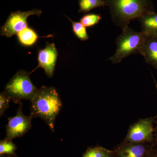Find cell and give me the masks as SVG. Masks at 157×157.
<instances>
[{
  "instance_id": "obj_1",
  "label": "cell",
  "mask_w": 157,
  "mask_h": 157,
  "mask_svg": "<svg viewBox=\"0 0 157 157\" xmlns=\"http://www.w3.org/2000/svg\"><path fill=\"white\" fill-rule=\"evenodd\" d=\"M31 102L30 115L44 121L54 132L56 120L62 110L63 103L59 93L53 87L42 86L38 89Z\"/></svg>"
},
{
  "instance_id": "obj_2",
  "label": "cell",
  "mask_w": 157,
  "mask_h": 157,
  "mask_svg": "<svg viewBox=\"0 0 157 157\" xmlns=\"http://www.w3.org/2000/svg\"><path fill=\"white\" fill-rule=\"evenodd\" d=\"M105 3L113 22L122 30L132 20L155 12L150 0H105Z\"/></svg>"
},
{
  "instance_id": "obj_3",
  "label": "cell",
  "mask_w": 157,
  "mask_h": 157,
  "mask_svg": "<svg viewBox=\"0 0 157 157\" xmlns=\"http://www.w3.org/2000/svg\"><path fill=\"white\" fill-rule=\"evenodd\" d=\"M145 36L146 33L143 31L137 32L130 27L125 28L117 38L115 53L108 60L113 64L119 63L131 55L140 54Z\"/></svg>"
},
{
  "instance_id": "obj_4",
  "label": "cell",
  "mask_w": 157,
  "mask_h": 157,
  "mask_svg": "<svg viewBox=\"0 0 157 157\" xmlns=\"http://www.w3.org/2000/svg\"><path fill=\"white\" fill-rule=\"evenodd\" d=\"M29 75L25 70H20L6 85L4 91L15 104L23 100L31 101L36 94L39 89L33 83Z\"/></svg>"
},
{
  "instance_id": "obj_5",
  "label": "cell",
  "mask_w": 157,
  "mask_h": 157,
  "mask_svg": "<svg viewBox=\"0 0 157 157\" xmlns=\"http://www.w3.org/2000/svg\"><path fill=\"white\" fill-rule=\"evenodd\" d=\"M154 117L140 119L130 126L124 141L153 143Z\"/></svg>"
},
{
  "instance_id": "obj_6",
  "label": "cell",
  "mask_w": 157,
  "mask_h": 157,
  "mask_svg": "<svg viewBox=\"0 0 157 157\" xmlns=\"http://www.w3.org/2000/svg\"><path fill=\"white\" fill-rule=\"evenodd\" d=\"M41 9H34L30 11H17L9 14L5 24L1 27V35L7 38H11L28 26V18L31 15L41 16Z\"/></svg>"
},
{
  "instance_id": "obj_7",
  "label": "cell",
  "mask_w": 157,
  "mask_h": 157,
  "mask_svg": "<svg viewBox=\"0 0 157 157\" xmlns=\"http://www.w3.org/2000/svg\"><path fill=\"white\" fill-rule=\"evenodd\" d=\"M33 117L24 114L22 103H19L16 115L8 118V123L6 126L5 139L12 140L14 138L22 137L30 130Z\"/></svg>"
},
{
  "instance_id": "obj_8",
  "label": "cell",
  "mask_w": 157,
  "mask_h": 157,
  "mask_svg": "<svg viewBox=\"0 0 157 157\" xmlns=\"http://www.w3.org/2000/svg\"><path fill=\"white\" fill-rule=\"evenodd\" d=\"M58 57V52L54 43H47L44 49H40L38 53L39 64L32 72L39 68L44 69L46 76L52 77L54 73Z\"/></svg>"
},
{
  "instance_id": "obj_9",
  "label": "cell",
  "mask_w": 157,
  "mask_h": 157,
  "mask_svg": "<svg viewBox=\"0 0 157 157\" xmlns=\"http://www.w3.org/2000/svg\"><path fill=\"white\" fill-rule=\"evenodd\" d=\"M154 148L152 143L125 142L113 151V157H147Z\"/></svg>"
},
{
  "instance_id": "obj_10",
  "label": "cell",
  "mask_w": 157,
  "mask_h": 157,
  "mask_svg": "<svg viewBox=\"0 0 157 157\" xmlns=\"http://www.w3.org/2000/svg\"><path fill=\"white\" fill-rule=\"evenodd\" d=\"M140 54L147 64L157 70V36L146 33Z\"/></svg>"
},
{
  "instance_id": "obj_11",
  "label": "cell",
  "mask_w": 157,
  "mask_h": 157,
  "mask_svg": "<svg viewBox=\"0 0 157 157\" xmlns=\"http://www.w3.org/2000/svg\"><path fill=\"white\" fill-rule=\"evenodd\" d=\"M137 19L140 23L141 31L157 36V13L147 14Z\"/></svg>"
},
{
  "instance_id": "obj_12",
  "label": "cell",
  "mask_w": 157,
  "mask_h": 157,
  "mask_svg": "<svg viewBox=\"0 0 157 157\" xmlns=\"http://www.w3.org/2000/svg\"><path fill=\"white\" fill-rule=\"evenodd\" d=\"M17 36L20 43L25 46L34 45L39 38L36 31L28 27L19 32Z\"/></svg>"
},
{
  "instance_id": "obj_13",
  "label": "cell",
  "mask_w": 157,
  "mask_h": 157,
  "mask_svg": "<svg viewBox=\"0 0 157 157\" xmlns=\"http://www.w3.org/2000/svg\"><path fill=\"white\" fill-rule=\"evenodd\" d=\"M79 13H87L98 7L106 6L105 0H78Z\"/></svg>"
},
{
  "instance_id": "obj_14",
  "label": "cell",
  "mask_w": 157,
  "mask_h": 157,
  "mask_svg": "<svg viewBox=\"0 0 157 157\" xmlns=\"http://www.w3.org/2000/svg\"><path fill=\"white\" fill-rule=\"evenodd\" d=\"M67 17L72 23L73 32L77 38L82 41H86L89 39L88 35L87 33L86 27L81 22H75Z\"/></svg>"
},
{
  "instance_id": "obj_15",
  "label": "cell",
  "mask_w": 157,
  "mask_h": 157,
  "mask_svg": "<svg viewBox=\"0 0 157 157\" xmlns=\"http://www.w3.org/2000/svg\"><path fill=\"white\" fill-rule=\"evenodd\" d=\"M17 149V147L12 140H1L0 141V155H14Z\"/></svg>"
},
{
  "instance_id": "obj_16",
  "label": "cell",
  "mask_w": 157,
  "mask_h": 157,
  "mask_svg": "<svg viewBox=\"0 0 157 157\" xmlns=\"http://www.w3.org/2000/svg\"><path fill=\"white\" fill-rule=\"evenodd\" d=\"M100 14L90 13L85 14L80 20V22L86 27H91L98 24L102 19Z\"/></svg>"
},
{
  "instance_id": "obj_17",
  "label": "cell",
  "mask_w": 157,
  "mask_h": 157,
  "mask_svg": "<svg viewBox=\"0 0 157 157\" xmlns=\"http://www.w3.org/2000/svg\"><path fill=\"white\" fill-rule=\"evenodd\" d=\"M86 153L88 157H113V151L101 147L90 148Z\"/></svg>"
},
{
  "instance_id": "obj_18",
  "label": "cell",
  "mask_w": 157,
  "mask_h": 157,
  "mask_svg": "<svg viewBox=\"0 0 157 157\" xmlns=\"http://www.w3.org/2000/svg\"><path fill=\"white\" fill-rule=\"evenodd\" d=\"M11 99L5 92L0 94V116H2L6 110L9 108Z\"/></svg>"
},
{
  "instance_id": "obj_19",
  "label": "cell",
  "mask_w": 157,
  "mask_h": 157,
  "mask_svg": "<svg viewBox=\"0 0 157 157\" xmlns=\"http://www.w3.org/2000/svg\"><path fill=\"white\" fill-rule=\"evenodd\" d=\"M154 132L153 146L157 147V114L154 117Z\"/></svg>"
},
{
  "instance_id": "obj_20",
  "label": "cell",
  "mask_w": 157,
  "mask_h": 157,
  "mask_svg": "<svg viewBox=\"0 0 157 157\" xmlns=\"http://www.w3.org/2000/svg\"><path fill=\"white\" fill-rule=\"evenodd\" d=\"M147 157H157V151L154 147Z\"/></svg>"
},
{
  "instance_id": "obj_21",
  "label": "cell",
  "mask_w": 157,
  "mask_h": 157,
  "mask_svg": "<svg viewBox=\"0 0 157 157\" xmlns=\"http://www.w3.org/2000/svg\"><path fill=\"white\" fill-rule=\"evenodd\" d=\"M83 157H88L87 154H86V153L83 155Z\"/></svg>"
},
{
  "instance_id": "obj_22",
  "label": "cell",
  "mask_w": 157,
  "mask_h": 157,
  "mask_svg": "<svg viewBox=\"0 0 157 157\" xmlns=\"http://www.w3.org/2000/svg\"><path fill=\"white\" fill-rule=\"evenodd\" d=\"M6 157L5 156V155H1V157Z\"/></svg>"
},
{
  "instance_id": "obj_23",
  "label": "cell",
  "mask_w": 157,
  "mask_h": 157,
  "mask_svg": "<svg viewBox=\"0 0 157 157\" xmlns=\"http://www.w3.org/2000/svg\"><path fill=\"white\" fill-rule=\"evenodd\" d=\"M157 147V148L156 149H155L157 151V147Z\"/></svg>"
},
{
  "instance_id": "obj_24",
  "label": "cell",
  "mask_w": 157,
  "mask_h": 157,
  "mask_svg": "<svg viewBox=\"0 0 157 157\" xmlns=\"http://www.w3.org/2000/svg\"><path fill=\"white\" fill-rule=\"evenodd\" d=\"M10 157H13V156H11Z\"/></svg>"
},
{
  "instance_id": "obj_25",
  "label": "cell",
  "mask_w": 157,
  "mask_h": 157,
  "mask_svg": "<svg viewBox=\"0 0 157 157\" xmlns=\"http://www.w3.org/2000/svg\"><path fill=\"white\" fill-rule=\"evenodd\" d=\"M156 86H157V85H156Z\"/></svg>"
}]
</instances>
